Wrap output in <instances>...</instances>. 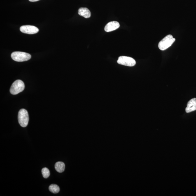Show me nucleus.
<instances>
[{
  "label": "nucleus",
  "instance_id": "nucleus-1",
  "mask_svg": "<svg viewBox=\"0 0 196 196\" xmlns=\"http://www.w3.org/2000/svg\"><path fill=\"white\" fill-rule=\"evenodd\" d=\"M175 41L171 35H169L162 39L158 44L159 49L162 51H164L171 46Z\"/></svg>",
  "mask_w": 196,
  "mask_h": 196
},
{
  "label": "nucleus",
  "instance_id": "nucleus-2",
  "mask_svg": "<svg viewBox=\"0 0 196 196\" xmlns=\"http://www.w3.org/2000/svg\"><path fill=\"white\" fill-rule=\"evenodd\" d=\"M12 59L17 62H23L29 60L31 55L29 54L21 52H14L11 54Z\"/></svg>",
  "mask_w": 196,
  "mask_h": 196
},
{
  "label": "nucleus",
  "instance_id": "nucleus-3",
  "mask_svg": "<svg viewBox=\"0 0 196 196\" xmlns=\"http://www.w3.org/2000/svg\"><path fill=\"white\" fill-rule=\"evenodd\" d=\"M25 88L23 82L21 80H17L13 83L10 89V92L12 95H17L22 91Z\"/></svg>",
  "mask_w": 196,
  "mask_h": 196
},
{
  "label": "nucleus",
  "instance_id": "nucleus-4",
  "mask_svg": "<svg viewBox=\"0 0 196 196\" xmlns=\"http://www.w3.org/2000/svg\"><path fill=\"white\" fill-rule=\"evenodd\" d=\"M19 123L21 127L25 128L28 125L29 121V115L28 112L25 109L19 110L18 115Z\"/></svg>",
  "mask_w": 196,
  "mask_h": 196
},
{
  "label": "nucleus",
  "instance_id": "nucleus-5",
  "mask_svg": "<svg viewBox=\"0 0 196 196\" xmlns=\"http://www.w3.org/2000/svg\"><path fill=\"white\" fill-rule=\"evenodd\" d=\"M117 62L119 64L128 67H133L136 64L134 58L125 56H120Z\"/></svg>",
  "mask_w": 196,
  "mask_h": 196
},
{
  "label": "nucleus",
  "instance_id": "nucleus-6",
  "mask_svg": "<svg viewBox=\"0 0 196 196\" xmlns=\"http://www.w3.org/2000/svg\"><path fill=\"white\" fill-rule=\"evenodd\" d=\"M20 30L23 33L28 34H35L39 31V30L38 28L34 26L30 25L22 26L20 28Z\"/></svg>",
  "mask_w": 196,
  "mask_h": 196
},
{
  "label": "nucleus",
  "instance_id": "nucleus-7",
  "mask_svg": "<svg viewBox=\"0 0 196 196\" xmlns=\"http://www.w3.org/2000/svg\"><path fill=\"white\" fill-rule=\"evenodd\" d=\"M119 24L118 22L111 21L107 24L105 27L104 30L106 32H110L117 29L119 28Z\"/></svg>",
  "mask_w": 196,
  "mask_h": 196
},
{
  "label": "nucleus",
  "instance_id": "nucleus-8",
  "mask_svg": "<svg viewBox=\"0 0 196 196\" xmlns=\"http://www.w3.org/2000/svg\"><path fill=\"white\" fill-rule=\"evenodd\" d=\"M196 110V98H193L188 102L186 112L187 113H190Z\"/></svg>",
  "mask_w": 196,
  "mask_h": 196
},
{
  "label": "nucleus",
  "instance_id": "nucleus-9",
  "mask_svg": "<svg viewBox=\"0 0 196 196\" xmlns=\"http://www.w3.org/2000/svg\"><path fill=\"white\" fill-rule=\"evenodd\" d=\"M78 14L80 16L86 18H89L91 16L90 11L86 8L82 7L79 8L78 10Z\"/></svg>",
  "mask_w": 196,
  "mask_h": 196
},
{
  "label": "nucleus",
  "instance_id": "nucleus-10",
  "mask_svg": "<svg viewBox=\"0 0 196 196\" xmlns=\"http://www.w3.org/2000/svg\"><path fill=\"white\" fill-rule=\"evenodd\" d=\"M54 167L56 171L60 173H62L64 171L65 169V165L64 163L62 162H56Z\"/></svg>",
  "mask_w": 196,
  "mask_h": 196
},
{
  "label": "nucleus",
  "instance_id": "nucleus-11",
  "mask_svg": "<svg viewBox=\"0 0 196 196\" xmlns=\"http://www.w3.org/2000/svg\"><path fill=\"white\" fill-rule=\"evenodd\" d=\"M49 189L51 192L54 194L58 193L60 190L59 187L57 185L55 184H52L50 185L49 187Z\"/></svg>",
  "mask_w": 196,
  "mask_h": 196
},
{
  "label": "nucleus",
  "instance_id": "nucleus-12",
  "mask_svg": "<svg viewBox=\"0 0 196 196\" xmlns=\"http://www.w3.org/2000/svg\"><path fill=\"white\" fill-rule=\"evenodd\" d=\"M43 177L47 178L49 177L50 175L49 170L46 167L44 168L41 170Z\"/></svg>",
  "mask_w": 196,
  "mask_h": 196
},
{
  "label": "nucleus",
  "instance_id": "nucleus-13",
  "mask_svg": "<svg viewBox=\"0 0 196 196\" xmlns=\"http://www.w3.org/2000/svg\"><path fill=\"white\" fill-rule=\"evenodd\" d=\"M39 1V0H29V1L31 2H35Z\"/></svg>",
  "mask_w": 196,
  "mask_h": 196
}]
</instances>
